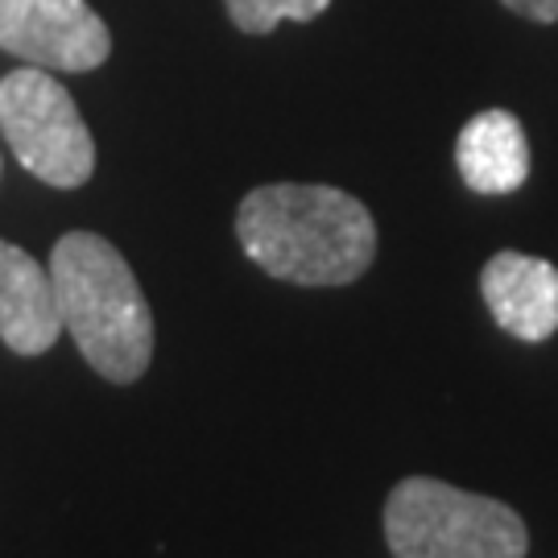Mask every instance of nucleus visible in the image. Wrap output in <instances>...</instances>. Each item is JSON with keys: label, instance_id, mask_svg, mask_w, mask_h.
<instances>
[{"label": "nucleus", "instance_id": "f257e3e1", "mask_svg": "<svg viewBox=\"0 0 558 558\" xmlns=\"http://www.w3.org/2000/svg\"><path fill=\"white\" fill-rule=\"evenodd\" d=\"M236 240L269 278L294 286H348L377 257L368 207L336 186L274 182L240 199Z\"/></svg>", "mask_w": 558, "mask_h": 558}, {"label": "nucleus", "instance_id": "0eeeda50", "mask_svg": "<svg viewBox=\"0 0 558 558\" xmlns=\"http://www.w3.org/2000/svg\"><path fill=\"white\" fill-rule=\"evenodd\" d=\"M62 336L50 269L0 240V339L17 356H41Z\"/></svg>", "mask_w": 558, "mask_h": 558}, {"label": "nucleus", "instance_id": "9d476101", "mask_svg": "<svg viewBox=\"0 0 558 558\" xmlns=\"http://www.w3.org/2000/svg\"><path fill=\"white\" fill-rule=\"evenodd\" d=\"M500 4H505V9H513L518 17L542 21V25L558 21V0H500Z\"/></svg>", "mask_w": 558, "mask_h": 558}, {"label": "nucleus", "instance_id": "39448f33", "mask_svg": "<svg viewBox=\"0 0 558 558\" xmlns=\"http://www.w3.org/2000/svg\"><path fill=\"white\" fill-rule=\"evenodd\" d=\"M0 50L80 75L112 54V34L87 0H0Z\"/></svg>", "mask_w": 558, "mask_h": 558}, {"label": "nucleus", "instance_id": "7ed1b4c3", "mask_svg": "<svg viewBox=\"0 0 558 558\" xmlns=\"http://www.w3.org/2000/svg\"><path fill=\"white\" fill-rule=\"evenodd\" d=\"M393 558H525L530 534L513 505L463 493L435 476H410L385 500Z\"/></svg>", "mask_w": 558, "mask_h": 558}, {"label": "nucleus", "instance_id": "1a4fd4ad", "mask_svg": "<svg viewBox=\"0 0 558 558\" xmlns=\"http://www.w3.org/2000/svg\"><path fill=\"white\" fill-rule=\"evenodd\" d=\"M228 17L244 34H269L281 21H315L331 0H223Z\"/></svg>", "mask_w": 558, "mask_h": 558}, {"label": "nucleus", "instance_id": "20e7f679", "mask_svg": "<svg viewBox=\"0 0 558 558\" xmlns=\"http://www.w3.org/2000/svg\"><path fill=\"white\" fill-rule=\"evenodd\" d=\"M0 129L34 179L75 191L96 170V141L71 92L38 66H21L0 83Z\"/></svg>", "mask_w": 558, "mask_h": 558}, {"label": "nucleus", "instance_id": "f03ea898", "mask_svg": "<svg viewBox=\"0 0 558 558\" xmlns=\"http://www.w3.org/2000/svg\"><path fill=\"white\" fill-rule=\"evenodd\" d=\"M62 331L112 385H133L154 360V311L112 240L66 232L50 253Z\"/></svg>", "mask_w": 558, "mask_h": 558}, {"label": "nucleus", "instance_id": "6e6552de", "mask_svg": "<svg viewBox=\"0 0 558 558\" xmlns=\"http://www.w3.org/2000/svg\"><path fill=\"white\" fill-rule=\"evenodd\" d=\"M459 179L476 195H513L530 179V141L513 112L488 108L463 124L456 141Z\"/></svg>", "mask_w": 558, "mask_h": 558}, {"label": "nucleus", "instance_id": "423d86ee", "mask_svg": "<svg viewBox=\"0 0 558 558\" xmlns=\"http://www.w3.org/2000/svg\"><path fill=\"white\" fill-rule=\"evenodd\" d=\"M480 294L500 331L521 343H542L558 331V269L550 260L505 248L484 265Z\"/></svg>", "mask_w": 558, "mask_h": 558}]
</instances>
